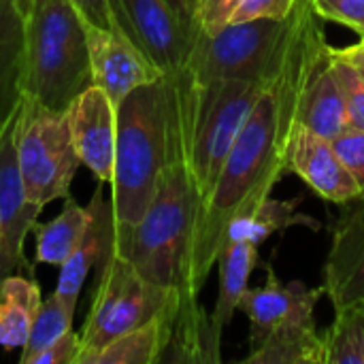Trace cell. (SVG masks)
<instances>
[{"label": "cell", "mask_w": 364, "mask_h": 364, "mask_svg": "<svg viewBox=\"0 0 364 364\" xmlns=\"http://www.w3.org/2000/svg\"><path fill=\"white\" fill-rule=\"evenodd\" d=\"M326 47L322 17L311 0L296 2L267 87L250 111L211 194L200 207L181 301H198V292L228 241L230 226L250 220L288 173L303 94Z\"/></svg>", "instance_id": "1"}, {"label": "cell", "mask_w": 364, "mask_h": 364, "mask_svg": "<svg viewBox=\"0 0 364 364\" xmlns=\"http://www.w3.org/2000/svg\"><path fill=\"white\" fill-rule=\"evenodd\" d=\"M198 211L200 198L188 164L183 136L168 107L166 160L156 194L139 224L128 232L115 235V252L128 258L149 282L183 294L186 264Z\"/></svg>", "instance_id": "2"}, {"label": "cell", "mask_w": 364, "mask_h": 364, "mask_svg": "<svg viewBox=\"0 0 364 364\" xmlns=\"http://www.w3.org/2000/svg\"><path fill=\"white\" fill-rule=\"evenodd\" d=\"M164 81L168 107L181 130L188 164L203 207L250 111L264 92L269 77L258 81H200L190 73L179 70L164 77Z\"/></svg>", "instance_id": "3"}, {"label": "cell", "mask_w": 364, "mask_h": 364, "mask_svg": "<svg viewBox=\"0 0 364 364\" xmlns=\"http://www.w3.org/2000/svg\"><path fill=\"white\" fill-rule=\"evenodd\" d=\"M168 102L164 77L132 90L117 107L113 164L115 235L128 232L145 215L166 160Z\"/></svg>", "instance_id": "4"}, {"label": "cell", "mask_w": 364, "mask_h": 364, "mask_svg": "<svg viewBox=\"0 0 364 364\" xmlns=\"http://www.w3.org/2000/svg\"><path fill=\"white\" fill-rule=\"evenodd\" d=\"M23 15V94L64 113L94 85L83 15L73 0H28Z\"/></svg>", "instance_id": "5"}, {"label": "cell", "mask_w": 364, "mask_h": 364, "mask_svg": "<svg viewBox=\"0 0 364 364\" xmlns=\"http://www.w3.org/2000/svg\"><path fill=\"white\" fill-rule=\"evenodd\" d=\"M179 301V290L149 282L128 258L113 250L98 271L90 314L79 333L81 352L77 360L100 350L119 335L145 324Z\"/></svg>", "instance_id": "6"}, {"label": "cell", "mask_w": 364, "mask_h": 364, "mask_svg": "<svg viewBox=\"0 0 364 364\" xmlns=\"http://www.w3.org/2000/svg\"><path fill=\"white\" fill-rule=\"evenodd\" d=\"M15 154L26 196L32 203L45 207L70 194L81 160L73 145L66 111H53L23 94Z\"/></svg>", "instance_id": "7"}, {"label": "cell", "mask_w": 364, "mask_h": 364, "mask_svg": "<svg viewBox=\"0 0 364 364\" xmlns=\"http://www.w3.org/2000/svg\"><path fill=\"white\" fill-rule=\"evenodd\" d=\"M286 28L288 19H254L196 34L190 41L181 70L200 81L267 79Z\"/></svg>", "instance_id": "8"}, {"label": "cell", "mask_w": 364, "mask_h": 364, "mask_svg": "<svg viewBox=\"0 0 364 364\" xmlns=\"http://www.w3.org/2000/svg\"><path fill=\"white\" fill-rule=\"evenodd\" d=\"M17 115L19 109L0 128V284L15 273L34 277V267L28 262L23 245L45 209L26 196L21 183L15 154Z\"/></svg>", "instance_id": "9"}, {"label": "cell", "mask_w": 364, "mask_h": 364, "mask_svg": "<svg viewBox=\"0 0 364 364\" xmlns=\"http://www.w3.org/2000/svg\"><path fill=\"white\" fill-rule=\"evenodd\" d=\"M83 28L90 51L92 81L109 94L115 107H119L132 90L164 77L156 62L122 28H102L85 17Z\"/></svg>", "instance_id": "10"}, {"label": "cell", "mask_w": 364, "mask_h": 364, "mask_svg": "<svg viewBox=\"0 0 364 364\" xmlns=\"http://www.w3.org/2000/svg\"><path fill=\"white\" fill-rule=\"evenodd\" d=\"M124 32L156 62L164 77L181 70L190 32L168 0H113Z\"/></svg>", "instance_id": "11"}, {"label": "cell", "mask_w": 364, "mask_h": 364, "mask_svg": "<svg viewBox=\"0 0 364 364\" xmlns=\"http://www.w3.org/2000/svg\"><path fill=\"white\" fill-rule=\"evenodd\" d=\"M267 282L260 288H247L239 309L250 318V346L258 348L273 331L286 326L316 324V305L324 288H307L301 282L282 284L271 264L264 267Z\"/></svg>", "instance_id": "12"}, {"label": "cell", "mask_w": 364, "mask_h": 364, "mask_svg": "<svg viewBox=\"0 0 364 364\" xmlns=\"http://www.w3.org/2000/svg\"><path fill=\"white\" fill-rule=\"evenodd\" d=\"M75 151L98 183H111L115 164L117 107L105 90L90 85L66 109Z\"/></svg>", "instance_id": "13"}, {"label": "cell", "mask_w": 364, "mask_h": 364, "mask_svg": "<svg viewBox=\"0 0 364 364\" xmlns=\"http://www.w3.org/2000/svg\"><path fill=\"white\" fill-rule=\"evenodd\" d=\"M322 288L335 311L364 303V198L333 226Z\"/></svg>", "instance_id": "14"}, {"label": "cell", "mask_w": 364, "mask_h": 364, "mask_svg": "<svg viewBox=\"0 0 364 364\" xmlns=\"http://www.w3.org/2000/svg\"><path fill=\"white\" fill-rule=\"evenodd\" d=\"M288 173L299 175L318 196L328 203L350 205L363 196L356 179L337 156L333 143L303 124H299L292 139Z\"/></svg>", "instance_id": "15"}, {"label": "cell", "mask_w": 364, "mask_h": 364, "mask_svg": "<svg viewBox=\"0 0 364 364\" xmlns=\"http://www.w3.org/2000/svg\"><path fill=\"white\" fill-rule=\"evenodd\" d=\"M102 183L94 190L90 198V211L92 220L73 250V254L66 258V262L60 267V277L55 292L68 299H79V292L90 275V271L96 264H102L107 256L115 250V218H113V207L111 203L102 200Z\"/></svg>", "instance_id": "16"}, {"label": "cell", "mask_w": 364, "mask_h": 364, "mask_svg": "<svg viewBox=\"0 0 364 364\" xmlns=\"http://www.w3.org/2000/svg\"><path fill=\"white\" fill-rule=\"evenodd\" d=\"M179 305H173L145 324L119 335L100 350L81 356L77 364H156L164 360L171 346Z\"/></svg>", "instance_id": "17"}, {"label": "cell", "mask_w": 364, "mask_h": 364, "mask_svg": "<svg viewBox=\"0 0 364 364\" xmlns=\"http://www.w3.org/2000/svg\"><path fill=\"white\" fill-rule=\"evenodd\" d=\"M299 119L322 139L333 141L352 126L346 96L331 64V45L320 55L303 94Z\"/></svg>", "instance_id": "18"}, {"label": "cell", "mask_w": 364, "mask_h": 364, "mask_svg": "<svg viewBox=\"0 0 364 364\" xmlns=\"http://www.w3.org/2000/svg\"><path fill=\"white\" fill-rule=\"evenodd\" d=\"M218 264H220V292L209 324H211L213 348L220 354L224 328L232 322V316L239 309L241 299L247 290L250 275L258 264V245L247 239L226 241L218 258Z\"/></svg>", "instance_id": "19"}, {"label": "cell", "mask_w": 364, "mask_h": 364, "mask_svg": "<svg viewBox=\"0 0 364 364\" xmlns=\"http://www.w3.org/2000/svg\"><path fill=\"white\" fill-rule=\"evenodd\" d=\"M26 15L17 0H0V128L23 98Z\"/></svg>", "instance_id": "20"}, {"label": "cell", "mask_w": 364, "mask_h": 364, "mask_svg": "<svg viewBox=\"0 0 364 364\" xmlns=\"http://www.w3.org/2000/svg\"><path fill=\"white\" fill-rule=\"evenodd\" d=\"M43 299L34 277L15 273L0 284V346L23 348Z\"/></svg>", "instance_id": "21"}, {"label": "cell", "mask_w": 364, "mask_h": 364, "mask_svg": "<svg viewBox=\"0 0 364 364\" xmlns=\"http://www.w3.org/2000/svg\"><path fill=\"white\" fill-rule=\"evenodd\" d=\"M90 220V205H79L70 194L64 196V207L60 215L45 224L36 222L32 228L36 237V262L62 267L81 241Z\"/></svg>", "instance_id": "22"}, {"label": "cell", "mask_w": 364, "mask_h": 364, "mask_svg": "<svg viewBox=\"0 0 364 364\" xmlns=\"http://www.w3.org/2000/svg\"><path fill=\"white\" fill-rule=\"evenodd\" d=\"M247 364H326V341L316 324L273 331L252 354Z\"/></svg>", "instance_id": "23"}, {"label": "cell", "mask_w": 364, "mask_h": 364, "mask_svg": "<svg viewBox=\"0 0 364 364\" xmlns=\"http://www.w3.org/2000/svg\"><path fill=\"white\" fill-rule=\"evenodd\" d=\"M77 301L79 299H68L58 292H53L47 301L41 303L38 314L32 322L30 335L26 346L21 348L19 363L32 364V360L45 352L49 346H53L62 335L73 331V320L77 311Z\"/></svg>", "instance_id": "24"}, {"label": "cell", "mask_w": 364, "mask_h": 364, "mask_svg": "<svg viewBox=\"0 0 364 364\" xmlns=\"http://www.w3.org/2000/svg\"><path fill=\"white\" fill-rule=\"evenodd\" d=\"M324 341L326 364H364V303L337 309Z\"/></svg>", "instance_id": "25"}, {"label": "cell", "mask_w": 364, "mask_h": 364, "mask_svg": "<svg viewBox=\"0 0 364 364\" xmlns=\"http://www.w3.org/2000/svg\"><path fill=\"white\" fill-rule=\"evenodd\" d=\"M299 205H301V198H292V200L267 198L250 220L230 226L228 241L247 239V241L260 245V243H264L277 230H286L288 226L299 224V222H307L309 224L307 218H299L296 215V207Z\"/></svg>", "instance_id": "26"}, {"label": "cell", "mask_w": 364, "mask_h": 364, "mask_svg": "<svg viewBox=\"0 0 364 364\" xmlns=\"http://www.w3.org/2000/svg\"><path fill=\"white\" fill-rule=\"evenodd\" d=\"M237 2L239 0H181V17L190 32V41L196 34L226 26Z\"/></svg>", "instance_id": "27"}, {"label": "cell", "mask_w": 364, "mask_h": 364, "mask_svg": "<svg viewBox=\"0 0 364 364\" xmlns=\"http://www.w3.org/2000/svg\"><path fill=\"white\" fill-rule=\"evenodd\" d=\"M331 64H333V70L341 85V92L346 96L352 126L364 130V75L356 64L337 55L333 51V47H331Z\"/></svg>", "instance_id": "28"}, {"label": "cell", "mask_w": 364, "mask_h": 364, "mask_svg": "<svg viewBox=\"0 0 364 364\" xmlns=\"http://www.w3.org/2000/svg\"><path fill=\"white\" fill-rule=\"evenodd\" d=\"M331 143H333L337 156L341 158V162L346 164V168L356 179L360 194H363L360 198H364V130L350 126L339 136H335Z\"/></svg>", "instance_id": "29"}, {"label": "cell", "mask_w": 364, "mask_h": 364, "mask_svg": "<svg viewBox=\"0 0 364 364\" xmlns=\"http://www.w3.org/2000/svg\"><path fill=\"white\" fill-rule=\"evenodd\" d=\"M296 0H239L228 17V23H243L254 19L284 21L292 15Z\"/></svg>", "instance_id": "30"}, {"label": "cell", "mask_w": 364, "mask_h": 364, "mask_svg": "<svg viewBox=\"0 0 364 364\" xmlns=\"http://www.w3.org/2000/svg\"><path fill=\"white\" fill-rule=\"evenodd\" d=\"M322 19L335 21L364 36V0H311Z\"/></svg>", "instance_id": "31"}, {"label": "cell", "mask_w": 364, "mask_h": 364, "mask_svg": "<svg viewBox=\"0 0 364 364\" xmlns=\"http://www.w3.org/2000/svg\"><path fill=\"white\" fill-rule=\"evenodd\" d=\"M79 352H81V335L75 331H68L53 346L41 352L32 360V364H75Z\"/></svg>", "instance_id": "32"}, {"label": "cell", "mask_w": 364, "mask_h": 364, "mask_svg": "<svg viewBox=\"0 0 364 364\" xmlns=\"http://www.w3.org/2000/svg\"><path fill=\"white\" fill-rule=\"evenodd\" d=\"M19 6L23 9L28 0H17ZM73 4L81 11V15L102 28H122L113 9V0H73ZM124 30V28H122Z\"/></svg>", "instance_id": "33"}, {"label": "cell", "mask_w": 364, "mask_h": 364, "mask_svg": "<svg viewBox=\"0 0 364 364\" xmlns=\"http://www.w3.org/2000/svg\"><path fill=\"white\" fill-rule=\"evenodd\" d=\"M333 51H335L337 55L346 58L348 62H352V64L364 68V36H360V41L354 43V45H350V47H341V49L333 47Z\"/></svg>", "instance_id": "34"}, {"label": "cell", "mask_w": 364, "mask_h": 364, "mask_svg": "<svg viewBox=\"0 0 364 364\" xmlns=\"http://www.w3.org/2000/svg\"><path fill=\"white\" fill-rule=\"evenodd\" d=\"M168 2L173 4V9H175V11L179 13V17H181V0H168ZM181 19H183V17H181Z\"/></svg>", "instance_id": "35"}, {"label": "cell", "mask_w": 364, "mask_h": 364, "mask_svg": "<svg viewBox=\"0 0 364 364\" xmlns=\"http://www.w3.org/2000/svg\"><path fill=\"white\" fill-rule=\"evenodd\" d=\"M358 68H360V66H358ZM360 73H363V75H364V68H360Z\"/></svg>", "instance_id": "36"}, {"label": "cell", "mask_w": 364, "mask_h": 364, "mask_svg": "<svg viewBox=\"0 0 364 364\" xmlns=\"http://www.w3.org/2000/svg\"><path fill=\"white\" fill-rule=\"evenodd\" d=\"M296 2H303V0H296Z\"/></svg>", "instance_id": "37"}]
</instances>
